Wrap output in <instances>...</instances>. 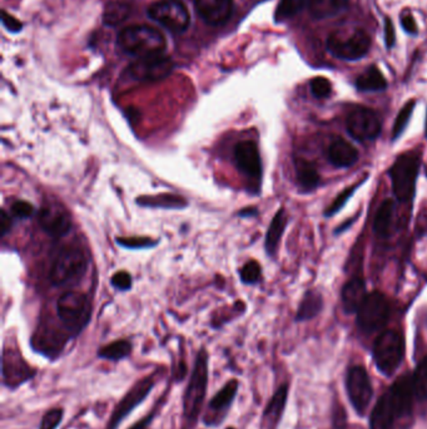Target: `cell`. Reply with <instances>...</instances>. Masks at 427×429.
<instances>
[{"instance_id":"cell-35","label":"cell","mask_w":427,"mask_h":429,"mask_svg":"<svg viewBox=\"0 0 427 429\" xmlns=\"http://www.w3.org/2000/svg\"><path fill=\"white\" fill-rule=\"evenodd\" d=\"M63 418H64V408L56 407L49 409L41 415L38 429H58V427L62 424Z\"/></svg>"},{"instance_id":"cell-19","label":"cell","mask_w":427,"mask_h":429,"mask_svg":"<svg viewBox=\"0 0 427 429\" xmlns=\"http://www.w3.org/2000/svg\"><path fill=\"white\" fill-rule=\"evenodd\" d=\"M289 399V384H282L274 392L262 414L263 429H277L282 419L284 408Z\"/></svg>"},{"instance_id":"cell-20","label":"cell","mask_w":427,"mask_h":429,"mask_svg":"<svg viewBox=\"0 0 427 429\" xmlns=\"http://www.w3.org/2000/svg\"><path fill=\"white\" fill-rule=\"evenodd\" d=\"M397 420H400L398 414L386 390L371 413L370 429H395Z\"/></svg>"},{"instance_id":"cell-24","label":"cell","mask_w":427,"mask_h":429,"mask_svg":"<svg viewBox=\"0 0 427 429\" xmlns=\"http://www.w3.org/2000/svg\"><path fill=\"white\" fill-rule=\"evenodd\" d=\"M349 0H309L311 16L316 21H324L339 16L347 9Z\"/></svg>"},{"instance_id":"cell-9","label":"cell","mask_w":427,"mask_h":429,"mask_svg":"<svg viewBox=\"0 0 427 429\" xmlns=\"http://www.w3.org/2000/svg\"><path fill=\"white\" fill-rule=\"evenodd\" d=\"M36 374V368L31 367L19 350L4 347L1 355V383L4 388L16 392L33 380Z\"/></svg>"},{"instance_id":"cell-48","label":"cell","mask_w":427,"mask_h":429,"mask_svg":"<svg viewBox=\"0 0 427 429\" xmlns=\"http://www.w3.org/2000/svg\"><path fill=\"white\" fill-rule=\"evenodd\" d=\"M332 429H364L360 425H350V424L342 423V424H335L334 425V428Z\"/></svg>"},{"instance_id":"cell-28","label":"cell","mask_w":427,"mask_h":429,"mask_svg":"<svg viewBox=\"0 0 427 429\" xmlns=\"http://www.w3.org/2000/svg\"><path fill=\"white\" fill-rule=\"evenodd\" d=\"M132 352H133V344L130 341L127 339H118L104 347L99 348L97 357L109 362L118 363L130 357Z\"/></svg>"},{"instance_id":"cell-21","label":"cell","mask_w":427,"mask_h":429,"mask_svg":"<svg viewBox=\"0 0 427 429\" xmlns=\"http://www.w3.org/2000/svg\"><path fill=\"white\" fill-rule=\"evenodd\" d=\"M327 153L329 162L337 168L351 167L359 161V150L342 137H337L331 142Z\"/></svg>"},{"instance_id":"cell-45","label":"cell","mask_w":427,"mask_h":429,"mask_svg":"<svg viewBox=\"0 0 427 429\" xmlns=\"http://www.w3.org/2000/svg\"><path fill=\"white\" fill-rule=\"evenodd\" d=\"M396 41V36H395V29H393V24L392 21L387 18L385 21V41H386L387 48L393 47Z\"/></svg>"},{"instance_id":"cell-31","label":"cell","mask_w":427,"mask_h":429,"mask_svg":"<svg viewBox=\"0 0 427 429\" xmlns=\"http://www.w3.org/2000/svg\"><path fill=\"white\" fill-rule=\"evenodd\" d=\"M412 390L415 400L426 402L427 400V355L422 358L421 362L417 364L411 375Z\"/></svg>"},{"instance_id":"cell-39","label":"cell","mask_w":427,"mask_h":429,"mask_svg":"<svg viewBox=\"0 0 427 429\" xmlns=\"http://www.w3.org/2000/svg\"><path fill=\"white\" fill-rule=\"evenodd\" d=\"M119 246L127 248H145L155 246L157 241L150 238H117Z\"/></svg>"},{"instance_id":"cell-41","label":"cell","mask_w":427,"mask_h":429,"mask_svg":"<svg viewBox=\"0 0 427 429\" xmlns=\"http://www.w3.org/2000/svg\"><path fill=\"white\" fill-rule=\"evenodd\" d=\"M160 413V409L158 407L157 408L153 409L150 413L147 414L145 418L140 419L138 420L137 423H134L130 428L128 429H148L150 427V424L155 422V417H157V414Z\"/></svg>"},{"instance_id":"cell-32","label":"cell","mask_w":427,"mask_h":429,"mask_svg":"<svg viewBox=\"0 0 427 429\" xmlns=\"http://www.w3.org/2000/svg\"><path fill=\"white\" fill-rule=\"evenodd\" d=\"M367 178H369V176H367V173H366V176L364 177L360 182L354 183L352 186L347 187L344 191L341 192L340 195L336 197L335 201L332 202V203L329 205V208L324 211V216L331 218V216L335 215L336 212L340 211L341 208L345 206L346 202L349 201L351 197H352V195L355 193L356 190H357L361 185H364V183L367 181Z\"/></svg>"},{"instance_id":"cell-46","label":"cell","mask_w":427,"mask_h":429,"mask_svg":"<svg viewBox=\"0 0 427 429\" xmlns=\"http://www.w3.org/2000/svg\"><path fill=\"white\" fill-rule=\"evenodd\" d=\"M3 23H4V26L8 28V31H19L21 28V24L19 21H16V18H13V16H8L6 11L3 13Z\"/></svg>"},{"instance_id":"cell-44","label":"cell","mask_w":427,"mask_h":429,"mask_svg":"<svg viewBox=\"0 0 427 429\" xmlns=\"http://www.w3.org/2000/svg\"><path fill=\"white\" fill-rule=\"evenodd\" d=\"M122 11H125V9H122V6H118L117 8H109L106 16V21L109 24H117L119 21H123L124 16Z\"/></svg>"},{"instance_id":"cell-7","label":"cell","mask_w":427,"mask_h":429,"mask_svg":"<svg viewBox=\"0 0 427 429\" xmlns=\"http://www.w3.org/2000/svg\"><path fill=\"white\" fill-rule=\"evenodd\" d=\"M155 385H157V373L150 374L134 383L128 392L124 394L118 404L115 405V408L109 417L106 429H118L119 425L123 423L124 420L128 418L140 404L145 403V399L150 397Z\"/></svg>"},{"instance_id":"cell-23","label":"cell","mask_w":427,"mask_h":429,"mask_svg":"<svg viewBox=\"0 0 427 429\" xmlns=\"http://www.w3.org/2000/svg\"><path fill=\"white\" fill-rule=\"evenodd\" d=\"M294 171H296V180L302 191L311 192L317 188L321 182V177L312 162L297 157L294 158Z\"/></svg>"},{"instance_id":"cell-11","label":"cell","mask_w":427,"mask_h":429,"mask_svg":"<svg viewBox=\"0 0 427 429\" xmlns=\"http://www.w3.org/2000/svg\"><path fill=\"white\" fill-rule=\"evenodd\" d=\"M370 47V36L362 29L354 31L347 38L334 33L327 39V51L334 57L344 61H359L365 57Z\"/></svg>"},{"instance_id":"cell-10","label":"cell","mask_w":427,"mask_h":429,"mask_svg":"<svg viewBox=\"0 0 427 429\" xmlns=\"http://www.w3.org/2000/svg\"><path fill=\"white\" fill-rule=\"evenodd\" d=\"M240 389V382L236 378L228 382L217 392L207 404L206 410L202 413V423L208 428H218L231 412Z\"/></svg>"},{"instance_id":"cell-50","label":"cell","mask_w":427,"mask_h":429,"mask_svg":"<svg viewBox=\"0 0 427 429\" xmlns=\"http://www.w3.org/2000/svg\"><path fill=\"white\" fill-rule=\"evenodd\" d=\"M426 136H427V118H426Z\"/></svg>"},{"instance_id":"cell-15","label":"cell","mask_w":427,"mask_h":429,"mask_svg":"<svg viewBox=\"0 0 427 429\" xmlns=\"http://www.w3.org/2000/svg\"><path fill=\"white\" fill-rule=\"evenodd\" d=\"M346 127L349 135L356 141H374L381 133V121L375 111L357 107L347 116Z\"/></svg>"},{"instance_id":"cell-27","label":"cell","mask_w":427,"mask_h":429,"mask_svg":"<svg viewBox=\"0 0 427 429\" xmlns=\"http://www.w3.org/2000/svg\"><path fill=\"white\" fill-rule=\"evenodd\" d=\"M324 308L322 295L317 290H309L299 303V311L296 313V321H311L319 316Z\"/></svg>"},{"instance_id":"cell-26","label":"cell","mask_w":427,"mask_h":429,"mask_svg":"<svg viewBox=\"0 0 427 429\" xmlns=\"http://www.w3.org/2000/svg\"><path fill=\"white\" fill-rule=\"evenodd\" d=\"M139 206L153 207V208H167V210H180L185 208L188 202L185 197L175 193H160L155 196H142L137 198Z\"/></svg>"},{"instance_id":"cell-29","label":"cell","mask_w":427,"mask_h":429,"mask_svg":"<svg viewBox=\"0 0 427 429\" xmlns=\"http://www.w3.org/2000/svg\"><path fill=\"white\" fill-rule=\"evenodd\" d=\"M393 213H395V202L391 198H387L379 207L374 221V233L379 238L389 236L391 230Z\"/></svg>"},{"instance_id":"cell-38","label":"cell","mask_w":427,"mask_h":429,"mask_svg":"<svg viewBox=\"0 0 427 429\" xmlns=\"http://www.w3.org/2000/svg\"><path fill=\"white\" fill-rule=\"evenodd\" d=\"M36 212V208L31 205V202L24 201V200H19L16 201L11 205V215L16 218H21V220H26V218H31Z\"/></svg>"},{"instance_id":"cell-34","label":"cell","mask_w":427,"mask_h":429,"mask_svg":"<svg viewBox=\"0 0 427 429\" xmlns=\"http://www.w3.org/2000/svg\"><path fill=\"white\" fill-rule=\"evenodd\" d=\"M306 6V0H281L276 11V19L286 21L299 14Z\"/></svg>"},{"instance_id":"cell-12","label":"cell","mask_w":427,"mask_h":429,"mask_svg":"<svg viewBox=\"0 0 427 429\" xmlns=\"http://www.w3.org/2000/svg\"><path fill=\"white\" fill-rule=\"evenodd\" d=\"M150 19L173 33H182L190 26V13L180 0H160L148 8Z\"/></svg>"},{"instance_id":"cell-18","label":"cell","mask_w":427,"mask_h":429,"mask_svg":"<svg viewBox=\"0 0 427 429\" xmlns=\"http://www.w3.org/2000/svg\"><path fill=\"white\" fill-rule=\"evenodd\" d=\"M196 11L203 21L211 26H222L233 13L232 0H193Z\"/></svg>"},{"instance_id":"cell-42","label":"cell","mask_w":427,"mask_h":429,"mask_svg":"<svg viewBox=\"0 0 427 429\" xmlns=\"http://www.w3.org/2000/svg\"><path fill=\"white\" fill-rule=\"evenodd\" d=\"M11 226H13L11 216L3 208L1 212H0V236L4 238L6 233L11 231Z\"/></svg>"},{"instance_id":"cell-36","label":"cell","mask_w":427,"mask_h":429,"mask_svg":"<svg viewBox=\"0 0 427 429\" xmlns=\"http://www.w3.org/2000/svg\"><path fill=\"white\" fill-rule=\"evenodd\" d=\"M261 275H262V269H261V265L258 264L256 260H251L246 263L240 271L242 283L247 285L257 284L258 281L261 280Z\"/></svg>"},{"instance_id":"cell-16","label":"cell","mask_w":427,"mask_h":429,"mask_svg":"<svg viewBox=\"0 0 427 429\" xmlns=\"http://www.w3.org/2000/svg\"><path fill=\"white\" fill-rule=\"evenodd\" d=\"M233 158L238 171L247 177L249 181L259 187L262 178V160L258 146L254 141L245 140L235 146Z\"/></svg>"},{"instance_id":"cell-6","label":"cell","mask_w":427,"mask_h":429,"mask_svg":"<svg viewBox=\"0 0 427 429\" xmlns=\"http://www.w3.org/2000/svg\"><path fill=\"white\" fill-rule=\"evenodd\" d=\"M88 268V260L82 248L78 246H66L54 260L49 279L53 285L63 286L82 279Z\"/></svg>"},{"instance_id":"cell-4","label":"cell","mask_w":427,"mask_h":429,"mask_svg":"<svg viewBox=\"0 0 427 429\" xmlns=\"http://www.w3.org/2000/svg\"><path fill=\"white\" fill-rule=\"evenodd\" d=\"M92 308L86 294L67 291L57 300V316L71 338H76L91 321Z\"/></svg>"},{"instance_id":"cell-25","label":"cell","mask_w":427,"mask_h":429,"mask_svg":"<svg viewBox=\"0 0 427 429\" xmlns=\"http://www.w3.org/2000/svg\"><path fill=\"white\" fill-rule=\"evenodd\" d=\"M286 226H287V213L284 211V208H279L273 216L266 233L264 248L267 251L268 256H274V253H277L278 245L282 238Z\"/></svg>"},{"instance_id":"cell-43","label":"cell","mask_w":427,"mask_h":429,"mask_svg":"<svg viewBox=\"0 0 427 429\" xmlns=\"http://www.w3.org/2000/svg\"><path fill=\"white\" fill-rule=\"evenodd\" d=\"M401 26L408 34H412V36L417 34L416 21H415L413 16H412L410 13H405V14L401 16Z\"/></svg>"},{"instance_id":"cell-49","label":"cell","mask_w":427,"mask_h":429,"mask_svg":"<svg viewBox=\"0 0 427 429\" xmlns=\"http://www.w3.org/2000/svg\"><path fill=\"white\" fill-rule=\"evenodd\" d=\"M226 429H236V428H235V427H228V428H226Z\"/></svg>"},{"instance_id":"cell-40","label":"cell","mask_w":427,"mask_h":429,"mask_svg":"<svg viewBox=\"0 0 427 429\" xmlns=\"http://www.w3.org/2000/svg\"><path fill=\"white\" fill-rule=\"evenodd\" d=\"M110 284H112L114 289L119 290V291H128L132 288L133 279H132V275L127 273V271H117L112 276Z\"/></svg>"},{"instance_id":"cell-1","label":"cell","mask_w":427,"mask_h":429,"mask_svg":"<svg viewBox=\"0 0 427 429\" xmlns=\"http://www.w3.org/2000/svg\"><path fill=\"white\" fill-rule=\"evenodd\" d=\"M210 382V355L206 348H201L197 353L191 375L182 395V419L183 429L196 427L203 413L206 402L207 390Z\"/></svg>"},{"instance_id":"cell-17","label":"cell","mask_w":427,"mask_h":429,"mask_svg":"<svg viewBox=\"0 0 427 429\" xmlns=\"http://www.w3.org/2000/svg\"><path fill=\"white\" fill-rule=\"evenodd\" d=\"M38 221L43 231L53 238H63L72 228L71 216L59 207L41 208L38 215Z\"/></svg>"},{"instance_id":"cell-5","label":"cell","mask_w":427,"mask_h":429,"mask_svg":"<svg viewBox=\"0 0 427 429\" xmlns=\"http://www.w3.org/2000/svg\"><path fill=\"white\" fill-rule=\"evenodd\" d=\"M405 357V339L398 330L382 331L374 344V360L384 375H392Z\"/></svg>"},{"instance_id":"cell-14","label":"cell","mask_w":427,"mask_h":429,"mask_svg":"<svg viewBox=\"0 0 427 429\" xmlns=\"http://www.w3.org/2000/svg\"><path fill=\"white\" fill-rule=\"evenodd\" d=\"M346 388L351 404L357 413L365 415L372 399L370 375L362 365L350 368L346 378Z\"/></svg>"},{"instance_id":"cell-30","label":"cell","mask_w":427,"mask_h":429,"mask_svg":"<svg viewBox=\"0 0 427 429\" xmlns=\"http://www.w3.org/2000/svg\"><path fill=\"white\" fill-rule=\"evenodd\" d=\"M356 87L360 92H381L387 89L386 78L379 68L372 66L357 78Z\"/></svg>"},{"instance_id":"cell-22","label":"cell","mask_w":427,"mask_h":429,"mask_svg":"<svg viewBox=\"0 0 427 429\" xmlns=\"http://www.w3.org/2000/svg\"><path fill=\"white\" fill-rule=\"evenodd\" d=\"M367 296L366 291L365 281L362 278H352L349 280L341 293V299H342V306L344 311L347 314H357V311L365 301Z\"/></svg>"},{"instance_id":"cell-13","label":"cell","mask_w":427,"mask_h":429,"mask_svg":"<svg viewBox=\"0 0 427 429\" xmlns=\"http://www.w3.org/2000/svg\"><path fill=\"white\" fill-rule=\"evenodd\" d=\"M173 71V61L163 53L139 58L128 67L129 77L139 82H155L168 77Z\"/></svg>"},{"instance_id":"cell-37","label":"cell","mask_w":427,"mask_h":429,"mask_svg":"<svg viewBox=\"0 0 427 429\" xmlns=\"http://www.w3.org/2000/svg\"><path fill=\"white\" fill-rule=\"evenodd\" d=\"M309 87L314 97L319 99H327L332 92V84L324 77L314 78L309 83Z\"/></svg>"},{"instance_id":"cell-3","label":"cell","mask_w":427,"mask_h":429,"mask_svg":"<svg viewBox=\"0 0 427 429\" xmlns=\"http://www.w3.org/2000/svg\"><path fill=\"white\" fill-rule=\"evenodd\" d=\"M118 44L124 52L142 58L163 53L165 39L153 26L135 24L119 33Z\"/></svg>"},{"instance_id":"cell-33","label":"cell","mask_w":427,"mask_h":429,"mask_svg":"<svg viewBox=\"0 0 427 429\" xmlns=\"http://www.w3.org/2000/svg\"><path fill=\"white\" fill-rule=\"evenodd\" d=\"M413 108H415V101H410L398 112L396 119H395V123H393V128H392V141L397 140L403 133V131L406 130L407 124L411 119Z\"/></svg>"},{"instance_id":"cell-8","label":"cell","mask_w":427,"mask_h":429,"mask_svg":"<svg viewBox=\"0 0 427 429\" xmlns=\"http://www.w3.org/2000/svg\"><path fill=\"white\" fill-rule=\"evenodd\" d=\"M391 314V308L386 296L380 291L367 294L357 311V326L366 334L380 331L386 326Z\"/></svg>"},{"instance_id":"cell-47","label":"cell","mask_w":427,"mask_h":429,"mask_svg":"<svg viewBox=\"0 0 427 429\" xmlns=\"http://www.w3.org/2000/svg\"><path fill=\"white\" fill-rule=\"evenodd\" d=\"M257 213L258 211L256 208L247 207V208H245V210L240 212V216H241V218H249V216H257Z\"/></svg>"},{"instance_id":"cell-2","label":"cell","mask_w":427,"mask_h":429,"mask_svg":"<svg viewBox=\"0 0 427 429\" xmlns=\"http://www.w3.org/2000/svg\"><path fill=\"white\" fill-rule=\"evenodd\" d=\"M421 168V153L418 151H408L397 157L389 176L391 178L392 191L397 200L410 202L415 197L416 182Z\"/></svg>"}]
</instances>
